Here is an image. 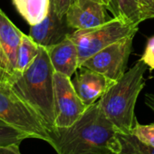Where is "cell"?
Instances as JSON below:
<instances>
[{
    "label": "cell",
    "instance_id": "obj_1",
    "mask_svg": "<svg viewBox=\"0 0 154 154\" xmlns=\"http://www.w3.org/2000/svg\"><path fill=\"white\" fill-rule=\"evenodd\" d=\"M49 137L57 154H117L120 149L118 131L98 101L71 126L54 128Z\"/></svg>",
    "mask_w": 154,
    "mask_h": 154
},
{
    "label": "cell",
    "instance_id": "obj_2",
    "mask_svg": "<svg viewBox=\"0 0 154 154\" xmlns=\"http://www.w3.org/2000/svg\"><path fill=\"white\" fill-rule=\"evenodd\" d=\"M54 70L47 50L40 45L39 54L22 73L6 74L14 90L41 116L48 132L54 128Z\"/></svg>",
    "mask_w": 154,
    "mask_h": 154
},
{
    "label": "cell",
    "instance_id": "obj_3",
    "mask_svg": "<svg viewBox=\"0 0 154 154\" xmlns=\"http://www.w3.org/2000/svg\"><path fill=\"white\" fill-rule=\"evenodd\" d=\"M147 67L141 59L137 61L98 100L103 113L119 132L131 133L136 122L134 110L146 85Z\"/></svg>",
    "mask_w": 154,
    "mask_h": 154
},
{
    "label": "cell",
    "instance_id": "obj_4",
    "mask_svg": "<svg viewBox=\"0 0 154 154\" xmlns=\"http://www.w3.org/2000/svg\"><path fill=\"white\" fill-rule=\"evenodd\" d=\"M0 120L26 135L49 142L48 129L41 116L14 90L6 75L0 79Z\"/></svg>",
    "mask_w": 154,
    "mask_h": 154
},
{
    "label": "cell",
    "instance_id": "obj_5",
    "mask_svg": "<svg viewBox=\"0 0 154 154\" xmlns=\"http://www.w3.org/2000/svg\"><path fill=\"white\" fill-rule=\"evenodd\" d=\"M139 25L121 17H112L90 29L73 31L69 35L79 53V65L110 45L131 35H136ZM79 66V67H80Z\"/></svg>",
    "mask_w": 154,
    "mask_h": 154
},
{
    "label": "cell",
    "instance_id": "obj_6",
    "mask_svg": "<svg viewBox=\"0 0 154 154\" xmlns=\"http://www.w3.org/2000/svg\"><path fill=\"white\" fill-rule=\"evenodd\" d=\"M134 36L135 35H131L110 45L85 61L81 66L102 73L112 81H118L126 72Z\"/></svg>",
    "mask_w": 154,
    "mask_h": 154
},
{
    "label": "cell",
    "instance_id": "obj_7",
    "mask_svg": "<svg viewBox=\"0 0 154 154\" xmlns=\"http://www.w3.org/2000/svg\"><path fill=\"white\" fill-rule=\"evenodd\" d=\"M54 128H66L78 120L88 106L76 94L70 77L54 72Z\"/></svg>",
    "mask_w": 154,
    "mask_h": 154
},
{
    "label": "cell",
    "instance_id": "obj_8",
    "mask_svg": "<svg viewBox=\"0 0 154 154\" xmlns=\"http://www.w3.org/2000/svg\"><path fill=\"white\" fill-rule=\"evenodd\" d=\"M106 8L96 0H75L65 15L72 31L96 27L107 21Z\"/></svg>",
    "mask_w": 154,
    "mask_h": 154
},
{
    "label": "cell",
    "instance_id": "obj_9",
    "mask_svg": "<svg viewBox=\"0 0 154 154\" xmlns=\"http://www.w3.org/2000/svg\"><path fill=\"white\" fill-rule=\"evenodd\" d=\"M73 88L81 100L90 106L97 102L115 83L95 71L79 67L72 80Z\"/></svg>",
    "mask_w": 154,
    "mask_h": 154
},
{
    "label": "cell",
    "instance_id": "obj_10",
    "mask_svg": "<svg viewBox=\"0 0 154 154\" xmlns=\"http://www.w3.org/2000/svg\"><path fill=\"white\" fill-rule=\"evenodd\" d=\"M72 32L65 17H58L51 8L49 14L41 23L30 27L28 35L38 45L48 47L60 43Z\"/></svg>",
    "mask_w": 154,
    "mask_h": 154
},
{
    "label": "cell",
    "instance_id": "obj_11",
    "mask_svg": "<svg viewBox=\"0 0 154 154\" xmlns=\"http://www.w3.org/2000/svg\"><path fill=\"white\" fill-rule=\"evenodd\" d=\"M54 72L68 77L79 68V53L76 44L68 35L60 43L45 47Z\"/></svg>",
    "mask_w": 154,
    "mask_h": 154
},
{
    "label": "cell",
    "instance_id": "obj_12",
    "mask_svg": "<svg viewBox=\"0 0 154 154\" xmlns=\"http://www.w3.org/2000/svg\"><path fill=\"white\" fill-rule=\"evenodd\" d=\"M23 35L24 33L0 9V48L7 61L8 75L13 74L16 71L17 51Z\"/></svg>",
    "mask_w": 154,
    "mask_h": 154
},
{
    "label": "cell",
    "instance_id": "obj_13",
    "mask_svg": "<svg viewBox=\"0 0 154 154\" xmlns=\"http://www.w3.org/2000/svg\"><path fill=\"white\" fill-rule=\"evenodd\" d=\"M12 3L30 26L41 23L51 8V0H12Z\"/></svg>",
    "mask_w": 154,
    "mask_h": 154
},
{
    "label": "cell",
    "instance_id": "obj_14",
    "mask_svg": "<svg viewBox=\"0 0 154 154\" xmlns=\"http://www.w3.org/2000/svg\"><path fill=\"white\" fill-rule=\"evenodd\" d=\"M39 49L40 45H38L29 35L24 34L22 42L17 51L16 71L14 73L24 72L38 55Z\"/></svg>",
    "mask_w": 154,
    "mask_h": 154
},
{
    "label": "cell",
    "instance_id": "obj_15",
    "mask_svg": "<svg viewBox=\"0 0 154 154\" xmlns=\"http://www.w3.org/2000/svg\"><path fill=\"white\" fill-rule=\"evenodd\" d=\"M118 137L120 149L117 154H154V147L141 142L131 133L118 131Z\"/></svg>",
    "mask_w": 154,
    "mask_h": 154
},
{
    "label": "cell",
    "instance_id": "obj_16",
    "mask_svg": "<svg viewBox=\"0 0 154 154\" xmlns=\"http://www.w3.org/2000/svg\"><path fill=\"white\" fill-rule=\"evenodd\" d=\"M113 17H121L140 25L138 13V0H115Z\"/></svg>",
    "mask_w": 154,
    "mask_h": 154
},
{
    "label": "cell",
    "instance_id": "obj_17",
    "mask_svg": "<svg viewBox=\"0 0 154 154\" xmlns=\"http://www.w3.org/2000/svg\"><path fill=\"white\" fill-rule=\"evenodd\" d=\"M25 139H28L26 134L0 120V148L15 144L20 145Z\"/></svg>",
    "mask_w": 154,
    "mask_h": 154
},
{
    "label": "cell",
    "instance_id": "obj_18",
    "mask_svg": "<svg viewBox=\"0 0 154 154\" xmlns=\"http://www.w3.org/2000/svg\"><path fill=\"white\" fill-rule=\"evenodd\" d=\"M131 133L141 142L154 147V123L140 124L136 121Z\"/></svg>",
    "mask_w": 154,
    "mask_h": 154
},
{
    "label": "cell",
    "instance_id": "obj_19",
    "mask_svg": "<svg viewBox=\"0 0 154 154\" xmlns=\"http://www.w3.org/2000/svg\"><path fill=\"white\" fill-rule=\"evenodd\" d=\"M138 13L140 23L154 18V0H138Z\"/></svg>",
    "mask_w": 154,
    "mask_h": 154
},
{
    "label": "cell",
    "instance_id": "obj_20",
    "mask_svg": "<svg viewBox=\"0 0 154 154\" xmlns=\"http://www.w3.org/2000/svg\"><path fill=\"white\" fill-rule=\"evenodd\" d=\"M75 0H51V8L60 17H64Z\"/></svg>",
    "mask_w": 154,
    "mask_h": 154
},
{
    "label": "cell",
    "instance_id": "obj_21",
    "mask_svg": "<svg viewBox=\"0 0 154 154\" xmlns=\"http://www.w3.org/2000/svg\"><path fill=\"white\" fill-rule=\"evenodd\" d=\"M141 60L150 69H154V36L150 37L146 45Z\"/></svg>",
    "mask_w": 154,
    "mask_h": 154
},
{
    "label": "cell",
    "instance_id": "obj_22",
    "mask_svg": "<svg viewBox=\"0 0 154 154\" xmlns=\"http://www.w3.org/2000/svg\"><path fill=\"white\" fill-rule=\"evenodd\" d=\"M0 154H21L19 145L15 144L8 147H1L0 148Z\"/></svg>",
    "mask_w": 154,
    "mask_h": 154
},
{
    "label": "cell",
    "instance_id": "obj_23",
    "mask_svg": "<svg viewBox=\"0 0 154 154\" xmlns=\"http://www.w3.org/2000/svg\"><path fill=\"white\" fill-rule=\"evenodd\" d=\"M96 1L102 3L107 10H109L112 14H113L114 11V5H115V0H96Z\"/></svg>",
    "mask_w": 154,
    "mask_h": 154
},
{
    "label": "cell",
    "instance_id": "obj_24",
    "mask_svg": "<svg viewBox=\"0 0 154 154\" xmlns=\"http://www.w3.org/2000/svg\"><path fill=\"white\" fill-rule=\"evenodd\" d=\"M145 104L154 113V94H147L145 95Z\"/></svg>",
    "mask_w": 154,
    "mask_h": 154
},
{
    "label": "cell",
    "instance_id": "obj_25",
    "mask_svg": "<svg viewBox=\"0 0 154 154\" xmlns=\"http://www.w3.org/2000/svg\"><path fill=\"white\" fill-rule=\"evenodd\" d=\"M0 67L3 68L7 72V61H6L5 55H4L1 48H0Z\"/></svg>",
    "mask_w": 154,
    "mask_h": 154
},
{
    "label": "cell",
    "instance_id": "obj_26",
    "mask_svg": "<svg viewBox=\"0 0 154 154\" xmlns=\"http://www.w3.org/2000/svg\"><path fill=\"white\" fill-rule=\"evenodd\" d=\"M7 74V72H6V71L3 69V68H1V67H0V79H1V78H3V77L5 76Z\"/></svg>",
    "mask_w": 154,
    "mask_h": 154
}]
</instances>
